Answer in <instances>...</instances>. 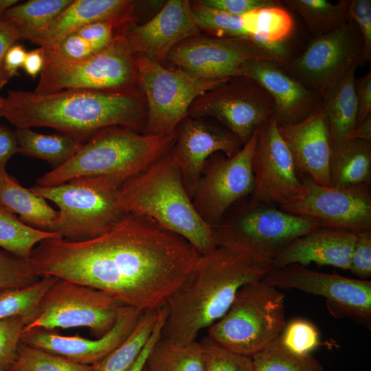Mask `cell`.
<instances>
[{"mask_svg": "<svg viewBox=\"0 0 371 371\" xmlns=\"http://www.w3.org/2000/svg\"><path fill=\"white\" fill-rule=\"evenodd\" d=\"M118 198L124 214L154 220L184 238L200 255L218 246L214 227L196 212L170 151L142 172L124 181L120 186Z\"/></svg>", "mask_w": 371, "mask_h": 371, "instance_id": "cell-4", "label": "cell"}, {"mask_svg": "<svg viewBox=\"0 0 371 371\" xmlns=\"http://www.w3.org/2000/svg\"><path fill=\"white\" fill-rule=\"evenodd\" d=\"M365 61L363 38L349 19L335 30L313 37L301 54L286 58L280 67L321 95L352 66Z\"/></svg>", "mask_w": 371, "mask_h": 371, "instance_id": "cell-12", "label": "cell"}, {"mask_svg": "<svg viewBox=\"0 0 371 371\" xmlns=\"http://www.w3.org/2000/svg\"><path fill=\"white\" fill-rule=\"evenodd\" d=\"M240 77L249 78L269 94L278 125L299 122L322 104L320 94L304 86L275 63L251 60L241 67Z\"/></svg>", "mask_w": 371, "mask_h": 371, "instance_id": "cell-22", "label": "cell"}, {"mask_svg": "<svg viewBox=\"0 0 371 371\" xmlns=\"http://www.w3.org/2000/svg\"><path fill=\"white\" fill-rule=\"evenodd\" d=\"M160 309L142 313L129 336L92 366L91 371H126L137 358L153 333Z\"/></svg>", "mask_w": 371, "mask_h": 371, "instance_id": "cell-33", "label": "cell"}, {"mask_svg": "<svg viewBox=\"0 0 371 371\" xmlns=\"http://www.w3.org/2000/svg\"><path fill=\"white\" fill-rule=\"evenodd\" d=\"M177 128L170 152L192 199L209 158L217 153L232 157L243 144L229 131L199 118L186 117Z\"/></svg>", "mask_w": 371, "mask_h": 371, "instance_id": "cell-19", "label": "cell"}, {"mask_svg": "<svg viewBox=\"0 0 371 371\" xmlns=\"http://www.w3.org/2000/svg\"><path fill=\"white\" fill-rule=\"evenodd\" d=\"M200 1L208 7L240 17L252 10L271 4L276 0H201Z\"/></svg>", "mask_w": 371, "mask_h": 371, "instance_id": "cell-48", "label": "cell"}, {"mask_svg": "<svg viewBox=\"0 0 371 371\" xmlns=\"http://www.w3.org/2000/svg\"><path fill=\"white\" fill-rule=\"evenodd\" d=\"M357 232L319 227L281 249L271 260L272 268L311 263L349 270Z\"/></svg>", "mask_w": 371, "mask_h": 371, "instance_id": "cell-24", "label": "cell"}, {"mask_svg": "<svg viewBox=\"0 0 371 371\" xmlns=\"http://www.w3.org/2000/svg\"><path fill=\"white\" fill-rule=\"evenodd\" d=\"M251 168L254 177L251 202L280 205L300 191L299 172L273 117L256 129Z\"/></svg>", "mask_w": 371, "mask_h": 371, "instance_id": "cell-18", "label": "cell"}, {"mask_svg": "<svg viewBox=\"0 0 371 371\" xmlns=\"http://www.w3.org/2000/svg\"><path fill=\"white\" fill-rule=\"evenodd\" d=\"M280 1L252 10L241 16L245 30L254 42L288 57L284 42L294 30V20Z\"/></svg>", "mask_w": 371, "mask_h": 371, "instance_id": "cell-28", "label": "cell"}, {"mask_svg": "<svg viewBox=\"0 0 371 371\" xmlns=\"http://www.w3.org/2000/svg\"><path fill=\"white\" fill-rule=\"evenodd\" d=\"M71 0H30L17 3L2 15L19 30L20 39L32 42Z\"/></svg>", "mask_w": 371, "mask_h": 371, "instance_id": "cell-31", "label": "cell"}, {"mask_svg": "<svg viewBox=\"0 0 371 371\" xmlns=\"http://www.w3.org/2000/svg\"><path fill=\"white\" fill-rule=\"evenodd\" d=\"M0 371H5V370H1V369H0Z\"/></svg>", "mask_w": 371, "mask_h": 371, "instance_id": "cell-58", "label": "cell"}, {"mask_svg": "<svg viewBox=\"0 0 371 371\" xmlns=\"http://www.w3.org/2000/svg\"><path fill=\"white\" fill-rule=\"evenodd\" d=\"M58 280L52 276L43 277L30 285L0 292V320L21 316L30 322L43 297Z\"/></svg>", "mask_w": 371, "mask_h": 371, "instance_id": "cell-36", "label": "cell"}, {"mask_svg": "<svg viewBox=\"0 0 371 371\" xmlns=\"http://www.w3.org/2000/svg\"><path fill=\"white\" fill-rule=\"evenodd\" d=\"M300 192L279 205L289 214L315 220L320 227L355 232L371 229V194L368 185L323 186L301 177Z\"/></svg>", "mask_w": 371, "mask_h": 371, "instance_id": "cell-15", "label": "cell"}, {"mask_svg": "<svg viewBox=\"0 0 371 371\" xmlns=\"http://www.w3.org/2000/svg\"><path fill=\"white\" fill-rule=\"evenodd\" d=\"M3 104V97L1 96L0 95V117H1V111Z\"/></svg>", "mask_w": 371, "mask_h": 371, "instance_id": "cell-57", "label": "cell"}, {"mask_svg": "<svg viewBox=\"0 0 371 371\" xmlns=\"http://www.w3.org/2000/svg\"><path fill=\"white\" fill-rule=\"evenodd\" d=\"M298 171L315 183L330 186L332 146L322 104L303 120L278 125Z\"/></svg>", "mask_w": 371, "mask_h": 371, "instance_id": "cell-23", "label": "cell"}, {"mask_svg": "<svg viewBox=\"0 0 371 371\" xmlns=\"http://www.w3.org/2000/svg\"><path fill=\"white\" fill-rule=\"evenodd\" d=\"M286 5L304 21L313 37L330 33L349 20V0L336 3L326 0H284Z\"/></svg>", "mask_w": 371, "mask_h": 371, "instance_id": "cell-34", "label": "cell"}, {"mask_svg": "<svg viewBox=\"0 0 371 371\" xmlns=\"http://www.w3.org/2000/svg\"><path fill=\"white\" fill-rule=\"evenodd\" d=\"M286 58L249 38L196 36L175 45L166 57L179 69L212 80L240 77L241 67L248 60L280 66Z\"/></svg>", "mask_w": 371, "mask_h": 371, "instance_id": "cell-14", "label": "cell"}, {"mask_svg": "<svg viewBox=\"0 0 371 371\" xmlns=\"http://www.w3.org/2000/svg\"><path fill=\"white\" fill-rule=\"evenodd\" d=\"M371 175V142L346 139L332 148L330 186L368 185Z\"/></svg>", "mask_w": 371, "mask_h": 371, "instance_id": "cell-29", "label": "cell"}, {"mask_svg": "<svg viewBox=\"0 0 371 371\" xmlns=\"http://www.w3.org/2000/svg\"><path fill=\"white\" fill-rule=\"evenodd\" d=\"M251 358L255 371H324L311 355H299L287 350L279 337Z\"/></svg>", "mask_w": 371, "mask_h": 371, "instance_id": "cell-37", "label": "cell"}, {"mask_svg": "<svg viewBox=\"0 0 371 371\" xmlns=\"http://www.w3.org/2000/svg\"><path fill=\"white\" fill-rule=\"evenodd\" d=\"M46 48L72 60L86 59L95 54L89 43L76 32L65 36L55 46Z\"/></svg>", "mask_w": 371, "mask_h": 371, "instance_id": "cell-47", "label": "cell"}, {"mask_svg": "<svg viewBox=\"0 0 371 371\" xmlns=\"http://www.w3.org/2000/svg\"><path fill=\"white\" fill-rule=\"evenodd\" d=\"M45 63L44 48L39 47L27 52L23 69L25 73L34 79L42 71Z\"/></svg>", "mask_w": 371, "mask_h": 371, "instance_id": "cell-54", "label": "cell"}, {"mask_svg": "<svg viewBox=\"0 0 371 371\" xmlns=\"http://www.w3.org/2000/svg\"><path fill=\"white\" fill-rule=\"evenodd\" d=\"M14 131L0 124V174L5 171V165L12 155L18 153Z\"/></svg>", "mask_w": 371, "mask_h": 371, "instance_id": "cell-52", "label": "cell"}, {"mask_svg": "<svg viewBox=\"0 0 371 371\" xmlns=\"http://www.w3.org/2000/svg\"><path fill=\"white\" fill-rule=\"evenodd\" d=\"M175 142V133L151 135L126 127H108L95 133L65 164L40 177L37 185L53 186L97 176L123 183L168 153Z\"/></svg>", "mask_w": 371, "mask_h": 371, "instance_id": "cell-5", "label": "cell"}, {"mask_svg": "<svg viewBox=\"0 0 371 371\" xmlns=\"http://www.w3.org/2000/svg\"><path fill=\"white\" fill-rule=\"evenodd\" d=\"M347 139H361L371 142V115L358 124Z\"/></svg>", "mask_w": 371, "mask_h": 371, "instance_id": "cell-55", "label": "cell"}, {"mask_svg": "<svg viewBox=\"0 0 371 371\" xmlns=\"http://www.w3.org/2000/svg\"><path fill=\"white\" fill-rule=\"evenodd\" d=\"M28 318L11 317L0 320V369L8 371L13 364Z\"/></svg>", "mask_w": 371, "mask_h": 371, "instance_id": "cell-43", "label": "cell"}, {"mask_svg": "<svg viewBox=\"0 0 371 371\" xmlns=\"http://www.w3.org/2000/svg\"><path fill=\"white\" fill-rule=\"evenodd\" d=\"M138 86L146 98L145 133H175L200 95L229 78L203 79L181 69H169L142 54H134Z\"/></svg>", "mask_w": 371, "mask_h": 371, "instance_id": "cell-9", "label": "cell"}, {"mask_svg": "<svg viewBox=\"0 0 371 371\" xmlns=\"http://www.w3.org/2000/svg\"><path fill=\"white\" fill-rule=\"evenodd\" d=\"M285 324L284 293L262 279L240 289L227 313L207 328V336L252 357L277 339Z\"/></svg>", "mask_w": 371, "mask_h": 371, "instance_id": "cell-6", "label": "cell"}, {"mask_svg": "<svg viewBox=\"0 0 371 371\" xmlns=\"http://www.w3.org/2000/svg\"><path fill=\"white\" fill-rule=\"evenodd\" d=\"M143 371H144V370H143Z\"/></svg>", "mask_w": 371, "mask_h": 371, "instance_id": "cell-59", "label": "cell"}, {"mask_svg": "<svg viewBox=\"0 0 371 371\" xmlns=\"http://www.w3.org/2000/svg\"><path fill=\"white\" fill-rule=\"evenodd\" d=\"M124 306L100 290L58 279L23 332L87 327L98 338L112 329Z\"/></svg>", "mask_w": 371, "mask_h": 371, "instance_id": "cell-11", "label": "cell"}, {"mask_svg": "<svg viewBox=\"0 0 371 371\" xmlns=\"http://www.w3.org/2000/svg\"><path fill=\"white\" fill-rule=\"evenodd\" d=\"M0 210L18 214L25 224L49 232H54L59 216L44 198L23 187L6 170L0 174Z\"/></svg>", "mask_w": 371, "mask_h": 371, "instance_id": "cell-26", "label": "cell"}, {"mask_svg": "<svg viewBox=\"0 0 371 371\" xmlns=\"http://www.w3.org/2000/svg\"><path fill=\"white\" fill-rule=\"evenodd\" d=\"M92 366L74 362L21 342L8 371H91Z\"/></svg>", "mask_w": 371, "mask_h": 371, "instance_id": "cell-38", "label": "cell"}, {"mask_svg": "<svg viewBox=\"0 0 371 371\" xmlns=\"http://www.w3.org/2000/svg\"><path fill=\"white\" fill-rule=\"evenodd\" d=\"M349 270L362 280L371 276V229L357 232Z\"/></svg>", "mask_w": 371, "mask_h": 371, "instance_id": "cell-44", "label": "cell"}, {"mask_svg": "<svg viewBox=\"0 0 371 371\" xmlns=\"http://www.w3.org/2000/svg\"><path fill=\"white\" fill-rule=\"evenodd\" d=\"M122 183L110 177H84L30 189L59 207L55 233L66 240H84L104 234L124 214L118 198Z\"/></svg>", "mask_w": 371, "mask_h": 371, "instance_id": "cell-7", "label": "cell"}, {"mask_svg": "<svg viewBox=\"0 0 371 371\" xmlns=\"http://www.w3.org/2000/svg\"><path fill=\"white\" fill-rule=\"evenodd\" d=\"M200 32L190 1L169 0L151 19L128 26L122 34L133 55H144L160 63L175 45Z\"/></svg>", "mask_w": 371, "mask_h": 371, "instance_id": "cell-20", "label": "cell"}, {"mask_svg": "<svg viewBox=\"0 0 371 371\" xmlns=\"http://www.w3.org/2000/svg\"><path fill=\"white\" fill-rule=\"evenodd\" d=\"M144 370L203 371L201 345L198 341L177 344L160 337L151 349Z\"/></svg>", "mask_w": 371, "mask_h": 371, "instance_id": "cell-32", "label": "cell"}, {"mask_svg": "<svg viewBox=\"0 0 371 371\" xmlns=\"http://www.w3.org/2000/svg\"><path fill=\"white\" fill-rule=\"evenodd\" d=\"M40 278L32 272L28 262L0 249V292L30 285Z\"/></svg>", "mask_w": 371, "mask_h": 371, "instance_id": "cell-42", "label": "cell"}, {"mask_svg": "<svg viewBox=\"0 0 371 371\" xmlns=\"http://www.w3.org/2000/svg\"><path fill=\"white\" fill-rule=\"evenodd\" d=\"M166 313L167 308L165 306L159 311V315L157 322L147 342L144 345L137 358L126 371H143L146 364V361L151 349L161 337V328L166 316Z\"/></svg>", "mask_w": 371, "mask_h": 371, "instance_id": "cell-51", "label": "cell"}, {"mask_svg": "<svg viewBox=\"0 0 371 371\" xmlns=\"http://www.w3.org/2000/svg\"><path fill=\"white\" fill-rule=\"evenodd\" d=\"M139 93L65 89L49 93L10 91L1 117L16 128L45 126L85 143L112 126L145 133L146 102Z\"/></svg>", "mask_w": 371, "mask_h": 371, "instance_id": "cell-2", "label": "cell"}, {"mask_svg": "<svg viewBox=\"0 0 371 371\" xmlns=\"http://www.w3.org/2000/svg\"><path fill=\"white\" fill-rule=\"evenodd\" d=\"M357 67L352 66L321 95L332 148L346 139L357 125L355 93Z\"/></svg>", "mask_w": 371, "mask_h": 371, "instance_id": "cell-27", "label": "cell"}, {"mask_svg": "<svg viewBox=\"0 0 371 371\" xmlns=\"http://www.w3.org/2000/svg\"><path fill=\"white\" fill-rule=\"evenodd\" d=\"M256 142V130L234 156L217 153L206 162L192 201L200 216L213 227L221 223L235 201L253 192L251 159Z\"/></svg>", "mask_w": 371, "mask_h": 371, "instance_id": "cell-16", "label": "cell"}, {"mask_svg": "<svg viewBox=\"0 0 371 371\" xmlns=\"http://www.w3.org/2000/svg\"><path fill=\"white\" fill-rule=\"evenodd\" d=\"M319 227L311 218L289 214L272 204L251 202L247 209L214 227V231L218 245L271 264L281 249Z\"/></svg>", "mask_w": 371, "mask_h": 371, "instance_id": "cell-10", "label": "cell"}, {"mask_svg": "<svg viewBox=\"0 0 371 371\" xmlns=\"http://www.w3.org/2000/svg\"><path fill=\"white\" fill-rule=\"evenodd\" d=\"M58 234L38 229L22 222L15 214L0 210V247L28 262L33 249Z\"/></svg>", "mask_w": 371, "mask_h": 371, "instance_id": "cell-35", "label": "cell"}, {"mask_svg": "<svg viewBox=\"0 0 371 371\" xmlns=\"http://www.w3.org/2000/svg\"><path fill=\"white\" fill-rule=\"evenodd\" d=\"M200 256L184 238L154 220L124 214L93 238L41 241L28 264L39 278L52 276L96 289L144 313L166 305Z\"/></svg>", "mask_w": 371, "mask_h": 371, "instance_id": "cell-1", "label": "cell"}, {"mask_svg": "<svg viewBox=\"0 0 371 371\" xmlns=\"http://www.w3.org/2000/svg\"><path fill=\"white\" fill-rule=\"evenodd\" d=\"M357 125L371 115V71L355 80Z\"/></svg>", "mask_w": 371, "mask_h": 371, "instance_id": "cell-49", "label": "cell"}, {"mask_svg": "<svg viewBox=\"0 0 371 371\" xmlns=\"http://www.w3.org/2000/svg\"><path fill=\"white\" fill-rule=\"evenodd\" d=\"M117 29L121 30L113 23L98 21L85 25L76 32L83 37L97 53L112 42L117 35L115 34Z\"/></svg>", "mask_w": 371, "mask_h": 371, "instance_id": "cell-46", "label": "cell"}, {"mask_svg": "<svg viewBox=\"0 0 371 371\" xmlns=\"http://www.w3.org/2000/svg\"><path fill=\"white\" fill-rule=\"evenodd\" d=\"M349 19L359 30L363 38L366 60L371 61V1L349 0L348 6Z\"/></svg>", "mask_w": 371, "mask_h": 371, "instance_id": "cell-45", "label": "cell"}, {"mask_svg": "<svg viewBox=\"0 0 371 371\" xmlns=\"http://www.w3.org/2000/svg\"><path fill=\"white\" fill-rule=\"evenodd\" d=\"M18 153L49 162L54 168L65 164L83 144L63 133L46 135L30 128H16Z\"/></svg>", "mask_w": 371, "mask_h": 371, "instance_id": "cell-30", "label": "cell"}, {"mask_svg": "<svg viewBox=\"0 0 371 371\" xmlns=\"http://www.w3.org/2000/svg\"><path fill=\"white\" fill-rule=\"evenodd\" d=\"M135 4L128 0H71L32 43L52 47L88 24L109 21L124 31L134 19Z\"/></svg>", "mask_w": 371, "mask_h": 371, "instance_id": "cell-25", "label": "cell"}, {"mask_svg": "<svg viewBox=\"0 0 371 371\" xmlns=\"http://www.w3.org/2000/svg\"><path fill=\"white\" fill-rule=\"evenodd\" d=\"M27 51L20 44H14L5 53L3 69L7 76L11 78L19 74V70L23 67Z\"/></svg>", "mask_w": 371, "mask_h": 371, "instance_id": "cell-53", "label": "cell"}, {"mask_svg": "<svg viewBox=\"0 0 371 371\" xmlns=\"http://www.w3.org/2000/svg\"><path fill=\"white\" fill-rule=\"evenodd\" d=\"M203 371H255L252 358L234 352L208 336L201 340Z\"/></svg>", "mask_w": 371, "mask_h": 371, "instance_id": "cell-40", "label": "cell"}, {"mask_svg": "<svg viewBox=\"0 0 371 371\" xmlns=\"http://www.w3.org/2000/svg\"><path fill=\"white\" fill-rule=\"evenodd\" d=\"M44 67L33 91L36 93L65 89L138 93L133 54L122 34H117L106 48L86 59L69 60L50 48H44Z\"/></svg>", "mask_w": 371, "mask_h": 371, "instance_id": "cell-8", "label": "cell"}, {"mask_svg": "<svg viewBox=\"0 0 371 371\" xmlns=\"http://www.w3.org/2000/svg\"><path fill=\"white\" fill-rule=\"evenodd\" d=\"M273 115V100L255 80L234 77L199 96L187 117H212L245 144L266 120Z\"/></svg>", "mask_w": 371, "mask_h": 371, "instance_id": "cell-13", "label": "cell"}, {"mask_svg": "<svg viewBox=\"0 0 371 371\" xmlns=\"http://www.w3.org/2000/svg\"><path fill=\"white\" fill-rule=\"evenodd\" d=\"M279 339L287 350L299 355H311L321 345L318 329L303 318H295L286 324Z\"/></svg>", "mask_w": 371, "mask_h": 371, "instance_id": "cell-41", "label": "cell"}, {"mask_svg": "<svg viewBox=\"0 0 371 371\" xmlns=\"http://www.w3.org/2000/svg\"><path fill=\"white\" fill-rule=\"evenodd\" d=\"M271 269V262L222 245L201 255L166 305L161 337L177 344L196 341L227 313L241 287L263 279Z\"/></svg>", "mask_w": 371, "mask_h": 371, "instance_id": "cell-3", "label": "cell"}, {"mask_svg": "<svg viewBox=\"0 0 371 371\" xmlns=\"http://www.w3.org/2000/svg\"><path fill=\"white\" fill-rule=\"evenodd\" d=\"M263 280L277 288L322 296L335 316H347L367 327L370 325V280L319 272L300 265L272 268Z\"/></svg>", "mask_w": 371, "mask_h": 371, "instance_id": "cell-17", "label": "cell"}, {"mask_svg": "<svg viewBox=\"0 0 371 371\" xmlns=\"http://www.w3.org/2000/svg\"><path fill=\"white\" fill-rule=\"evenodd\" d=\"M19 2L17 0H0V18L2 17L3 13L10 7L16 4Z\"/></svg>", "mask_w": 371, "mask_h": 371, "instance_id": "cell-56", "label": "cell"}, {"mask_svg": "<svg viewBox=\"0 0 371 371\" xmlns=\"http://www.w3.org/2000/svg\"><path fill=\"white\" fill-rule=\"evenodd\" d=\"M19 39L20 35L17 28L10 22L0 18V90L10 80L3 69L5 53Z\"/></svg>", "mask_w": 371, "mask_h": 371, "instance_id": "cell-50", "label": "cell"}, {"mask_svg": "<svg viewBox=\"0 0 371 371\" xmlns=\"http://www.w3.org/2000/svg\"><path fill=\"white\" fill-rule=\"evenodd\" d=\"M142 313L124 306L112 329L96 339L62 335L53 330L33 329L23 332L21 342L78 363L93 366L129 336Z\"/></svg>", "mask_w": 371, "mask_h": 371, "instance_id": "cell-21", "label": "cell"}, {"mask_svg": "<svg viewBox=\"0 0 371 371\" xmlns=\"http://www.w3.org/2000/svg\"><path fill=\"white\" fill-rule=\"evenodd\" d=\"M190 5L201 30H203L214 37L251 39L243 28L239 16L208 7L200 1H190Z\"/></svg>", "mask_w": 371, "mask_h": 371, "instance_id": "cell-39", "label": "cell"}]
</instances>
